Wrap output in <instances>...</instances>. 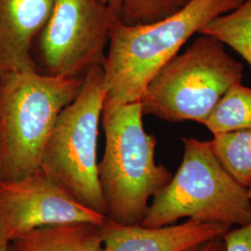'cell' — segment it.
I'll use <instances>...</instances> for the list:
<instances>
[{
    "label": "cell",
    "instance_id": "cell-1",
    "mask_svg": "<svg viewBox=\"0 0 251 251\" xmlns=\"http://www.w3.org/2000/svg\"><path fill=\"white\" fill-rule=\"evenodd\" d=\"M245 0H188L177 11L151 24L116 21L102 65L103 104L139 101L149 83L178 55L189 38Z\"/></svg>",
    "mask_w": 251,
    "mask_h": 251
},
{
    "label": "cell",
    "instance_id": "cell-2",
    "mask_svg": "<svg viewBox=\"0 0 251 251\" xmlns=\"http://www.w3.org/2000/svg\"><path fill=\"white\" fill-rule=\"evenodd\" d=\"M141 101L103 104L101 123L105 148L98 164L106 219L120 225H141L153 198L172 178L156 164L157 141L145 131Z\"/></svg>",
    "mask_w": 251,
    "mask_h": 251
},
{
    "label": "cell",
    "instance_id": "cell-3",
    "mask_svg": "<svg viewBox=\"0 0 251 251\" xmlns=\"http://www.w3.org/2000/svg\"><path fill=\"white\" fill-rule=\"evenodd\" d=\"M84 77L38 70L0 75V180H16L40 169L56 120L79 95Z\"/></svg>",
    "mask_w": 251,
    "mask_h": 251
},
{
    "label": "cell",
    "instance_id": "cell-4",
    "mask_svg": "<svg viewBox=\"0 0 251 251\" xmlns=\"http://www.w3.org/2000/svg\"><path fill=\"white\" fill-rule=\"evenodd\" d=\"M180 166L152 198L142 225L159 228L181 219L239 227L251 222L249 189L236 181L216 157L209 141L182 138Z\"/></svg>",
    "mask_w": 251,
    "mask_h": 251
},
{
    "label": "cell",
    "instance_id": "cell-5",
    "mask_svg": "<svg viewBox=\"0 0 251 251\" xmlns=\"http://www.w3.org/2000/svg\"><path fill=\"white\" fill-rule=\"evenodd\" d=\"M243 71L242 63L226 52L224 43L201 35L149 83L140 100L144 116L204 125L227 90L241 83Z\"/></svg>",
    "mask_w": 251,
    "mask_h": 251
},
{
    "label": "cell",
    "instance_id": "cell-6",
    "mask_svg": "<svg viewBox=\"0 0 251 251\" xmlns=\"http://www.w3.org/2000/svg\"><path fill=\"white\" fill-rule=\"evenodd\" d=\"M104 99L103 70L97 66L85 75L76 99L60 113L46 144L40 168L75 200L106 217L97 161Z\"/></svg>",
    "mask_w": 251,
    "mask_h": 251
},
{
    "label": "cell",
    "instance_id": "cell-7",
    "mask_svg": "<svg viewBox=\"0 0 251 251\" xmlns=\"http://www.w3.org/2000/svg\"><path fill=\"white\" fill-rule=\"evenodd\" d=\"M116 21L103 0H53L33 46L36 67L49 75L85 77L103 65Z\"/></svg>",
    "mask_w": 251,
    "mask_h": 251
},
{
    "label": "cell",
    "instance_id": "cell-8",
    "mask_svg": "<svg viewBox=\"0 0 251 251\" xmlns=\"http://www.w3.org/2000/svg\"><path fill=\"white\" fill-rule=\"evenodd\" d=\"M106 217L83 206L50 178L41 168L25 178L0 180V243L46 225L91 223Z\"/></svg>",
    "mask_w": 251,
    "mask_h": 251
},
{
    "label": "cell",
    "instance_id": "cell-9",
    "mask_svg": "<svg viewBox=\"0 0 251 251\" xmlns=\"http://www.w3.org/2000/svg\"><path fill=\"white\" fill-rule=\"evenodd\" d=\"M52 8L53 0H0V75L38 70L32 50Z\"/></svg>",
    "mask_w": 251,
    "mask_h": 251
},
{
    "label": "cell",
    "instance_id": "cell-10",
    "mask_svg": "<svg viewBox=\"0 0 251 251\" xmlns=\"http://www.w3.org/2000/svg\"><path fill=\"white\" fill-rule=\"evenodd\" d=\"M230 229L225 225L192 220L159 228L120 225L106 220L102 251H182L221 237Z\"/></svg>",
    "mask_w": 251,
    "mask_h": 251
},
{
    "label": "cell",
    "instance_id": "cell-11",
    "mask_svg": "<svg viewBox=\"0 0 251 251\" xmlns=\"http://www.w3.org/2000/svg\"><path fill=\"white\" fill-rule=\"evenodd\" d=\"M103 224L40 226L9 243V251H102Z\"/></svg>",
    "mask_w": 251,
    "mask_h": 251
},
{
    "label": "cell",
    "instance_id": "cell-12",
    "mask_svg": "<svg viewBox=\"0 0 251 251\" xmlns=\"http://www.w3.org/2000/svg\"><path fill=\"white\" fill-rule=\"evenodd\" d=\"M204 126L213 135L251 128V88L241 83L231 87Z\"/></svg>",
    "mask_w": 251,
    "mask_h": 251
},
{
    "label": "cell",
    "instance_id": "cell-13",
    "mask_svg": "<svg viewBox=\"0 0 251 251\" xmlns=\"http://www.w3.org/2000/svg\"><path fill=\"white\" fill-rule=\"evenodd\" d=\"M209 143L216 157L233 179L251 188V128L213 135Z\"/></svg>",
    "mask_w": 251,
    "mask_h": 251
},
{
    "label": "cell",
    "instance_id": "cell-14",
    "mask_svg": "<svg viewBox=\"0 0 251 251\" xmlns=\"http://www.w3.org/2000/svg\"><path fill=\"white\" fill-rule=\"evenodd\" d=\"M199 34L231 47L251 66V0H245L237 9L212 20Z\"/></svg>",
    "mask_w": 251,
    "mask_h": 251
},
{
    "label": "cell",
    "instance_id": "cell-15",
    "mask_svg": "<svg viewBox=\"0 0 251 251\" xmlns=\"http://www.w3.org/2000/svg\"><path fill=\"white\" fill-rule=\"evenodd\" d=\"M117 21L126 25H145L166 18L188 0H103Z\"/></svg>",
    "mask_w": 251,
    "mask_h": 251
},
{
    "label": "cell",
    "instance_id": "cell-16",
    "mask_svg": "<svg viewBox=\"0 0 251 251\" xmlns=\"http://www.w3.org/2000/svg\"><path fill=\"white\" fill-rule=\"evenodd\" d=\"M225 251H251V222L228 230L223 235Z\"/></svg>",
    "mask_w": 251,
    "mask_h": 251
},
{
    "label": "cell",
    "instance_id": "cell-17",
    "mask_svg": "<svg viewBox=\"0 0 251 251\" xmlns=\"http://www.w3.org/2000/svg\"><path fill=\"white\" fill-rule=\"evenodd\" d=\"M182 251H225V244L223 236H221L200 243Z\"/></svg>",
    "mask_w": 251,
    "mask_h": 251
},
{
    "label": "cell",
    "instance_id": "cell-18",
    "mask_svg": "<svg viewBox=\"0 0 251 251\" xmlns=\"http://www.w3.org/2000/svg\"><path fill=\"white\" fill-rule=\"evenodd\" d=\"M0 251H9V245L0 243Z\"/></svg>",
    "mask_w": 251,
    "mask_h": 251
},
{
    "label": "cell",
    "instance_id": "cell-19",
    "mask_svg": "<svg viewBox=\"0 0 251 251\" xmlns=\"http://www.w3.org/2000/svg\"><path fill=\"white\" fill-rule=\"evenodd\" d=\"M249 196H250L251 200V188L249 189Z\"/></svg>",
    "mask_w": 251,
    "mask_h": 251
}]
</instances>
